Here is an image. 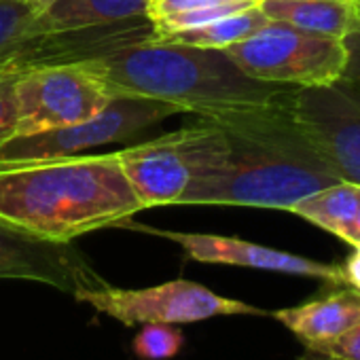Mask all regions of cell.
<instances>
[{
    "label": "cell",
    "instance_id": "26",
    "mask_svg": "<svg viewBox=\"0 0 360 360\" xmlns=\"http://www.w3.org/2000/svg\"><path fill=\"white\" fill-rule=\"evenodd\" d=\"M7 72H15V70H11L9 66H3V64H0V75H7Z\"/></svg>",
    "mask_w": 360,
    "mask_h": 360
},
{
    "label": "cell",
    "instance_id": "9",
    "mask_svg": "<svg viewBox=\"0 0 360 360\" xmlns=\"http://www.w3.org/2000/svg\"><path fill=\"white\" fill-rule=\"evenodd\" d=\"M176 112H180L176 106L159 100L119 96L91 119L5 142L0 146V163L79 155L96 146L127 140Z\"/></svg>",
    "mask_w": 360,
    "mask_h": 360
},
{
    "label": "cell",
    "instance_id": "10",
    "mask_svg": "<svg viewBox=\"0 0 360 360\" xmlns=\"http://www.w3.org/2000/svg\"><path fill=\"white\" fill-rule=\"evenodd\" d=\"M292 115L339 178L360 185V79L345 75L328 87L297 89Z\"/></svg>",
    "mask_w": 360,
    "mask_h": 360
},
{
    "label": "cell",
    "instance_id": "5",
    "mask_svg": "<svg viewBox=\"0 0 360 360\" xmlns=\"http://www.w3.org/2000/svg\"><path fill=\"white\" fill-rule=\"evenodd\" d=\"M223 51L248 77L299 89L335 85L349 66L347 41L303 32L274 20Z\"/></svg>",
    "mask_w": 360,
    "mask_h": 360
},
{
    "label": "cell",
    "instance_id": "7",
    "mask_svg": "<svg viewBox=\"0 0 360 360\" xmlns=\"http://www.w3.org/2000/svg\"><path fill=\"white\" fill-rule=\"evenodd\" d=\"M72 297L123 326L155 322L191 324L219 316H271L261 307L217 295L204 284L183 278L148 288H117L106 284L102 288L79 290Z\"/></svg>",
    "mask_w": 360,
    "mask_h": 360
},
{
    "label": "cell",
    "instance_id": "23",
    "mask_svg": "<svg viewBox=\"0 0 360 360\" xmlns=\"http://www.w3.org/2000/svg\"><path fill=\"white\" fill-rule=\"evenodd\" d=\"M347 47H349V66H347L345 75H352V77L360 79V37L349 39Z\"/></svg>",
    "mask_w": 360,
    "mask_h": 360
},
{
    "label": "cell",
    "instance_id": "17",
    "mask_svg": "<svg viewBox=\"0 0 360 360\" xmlns=\"http://www.w3.org/2000/svg\"><path fill=\"white\" fill-rule=\"evenodd\" d=\"M267 24H269V18L263 13V9L259 5H252L227 18L214 20L210 24L167 34L163 39H157L155 43H178V45H193V47H208V49H227L229 45L250 39L255 32H259Z\"/></svg>",
    "mask_w": 360,
    "mask_h": 360
},
{
    "label": "cell",
    "instance_id": "22",
    "mask_svg": "<svg viewBox=\"0 0 360 360\" xmlns=\"http://www.w3.org/2000/svg\"><path fill=\"white\" fill-rule=\"evenodd\" d=\"M343 286H349L354 290H360V246H354V252L345 259L343 265H339Z\"/></svg>",
    "mask_w": 360,
    "mask_h": 360
},
{
    "label": "cell",
    "instance_id": "1",
    "mask_svg": "<svg viewBox=\"0 0 360 360\" xmlns=\"http://www.w3.org/2000/svg\"><path fill=\"white\" fill-rule=\"evenodd\" d=\"M200 119L217 123L223 142L212 163L189 183L178 206L288 212L299 200L341 180L299 127L292 100Z\"/></svg>",
    "mask_w": 360,
    "mask_h": 360
},
{
    "label": "cell",
    "instance_id": "12",
    "mask_svg": "<svg viewBox=\"0 0 360 360\" xmlns=\"http://www.w3.org/2000/svg\"><path fill=\"white\" fill-rule=\"evenodd\" d=\"M0 280L41 282L70 295L108 284L72 242H45L5 225H0Z\"/></svg>",
    "mask_w": 360,
    "mask_h": 360
},
{
    "label": "cell",
    "instance_id": "2",
    "mask_svg": "<svg viewBox=\"0 0 360 360\" xmlns=\"http://www.w3.org/2000/svg\"><path fill=\"white\" fill-rule=\"evenodd\" d=\"M142 210L117 153L0 163V225L68 244Z\"/></svg>",
    "mask_w": 360,
    "mask_h": 360
},
{
    "label": "cell",
    "instance_id": "20",
    "mask_svg": "<svg viewBox=\"0 0 360 360\" xmlns=\"http://www.w3.org/2000/svg\"><path fill=\"white\" fill-rule=\"evenodd\" d=\"M316 354L326 356L330 360H360V324L322 343Z\"/></svg>",
    "mask_w": 360,
    "mask_h": 360
},
{
    "label": "cell",
    "instance_id": "18",
    "mask_svg": "<svg viewBox=\"0 0 360 360\" xmlns=\"http://www.w3.org/2000/svg\"><path fill=\"white\" fill-rule=\"evenodd\" d=\"M185 335L178 324H142L131 341V349L140 360H169L180 354Z\"/></svg>",
    "mask_w": 360,
    "mask_h": 360
},
{
    "label": "cell",
    "instance_id": "3",
    "mask_svg": "<svg viewBox=\"0 0 360 360\" xmlns=\"http://www.w3.org/2000/svg\"><path fill=\"white\" fill-rule=\"evenodd\" d=\"M115 96L150 98L195 117L278 106L299 87L248 77L223 49L142 41L85 62Z\"/></svg>",
    "mask_w": 360,
    "mask_h": 360
},
{
    "label": "cell",
    "instance_id": "8",
    "mask_svg": "<svg viewBox=\"0 0 360 360\" xmlns=\"http://www.w3.org/2000/svg\"><path fill=\"white\" fill-rule=\"evenodd\" d=\"M115 98L119 96H115L110 85L85 62L30 68L18 79V136H32L91 119Z\"/></svg>",
    "mask_w": 360,
    "mask_h": 360
},
{
    "label": "cell",
    "instance_id": "4",
    "mask_svg": "<svg viewBox=\"0 0 360 360\" xmlns=\"http://www.w3.org/2000/svg\"><path fill=\"white\" fill-rule=\"evenodd\" d=\"M150 37L153 24L148 18L77 30H49L43 15L26 0H0V64L15 72L104 58Z\"/></svg>",
    "mask_w": 360,
    "mask_h": 360
},
{
    "label": "cell",
    "instance_id": "21",
    "mask_svg": "<svg viewBox=\"0 0 360 360\" xmlns=\"http://www.w3.org/2000/svg\"><path fill=\"white\" fill-rule=\"evenodd\" d=\"M223 3H242V0H148V20L157 22L161 18L174 15V13H183L189 9L198 7H212V5H223ZM261 3V0H259Z\"/></svg>",
    "mask_w": 360,
    "mask_h": 360
},
{
    "label": "cell",
    "instance_id": "13",
    "mask_svg": "<svg viewBox=\"0 0 360 360\" xmlns=\"http://www.w3.org/2000/svg\"><path fill=\"white\" fill-rule=\"evenodd\" d=\"M307 349L316 352L322 343L360 324V290L343 288L299 307L271 311Z\"/></svg>",
    "mask_w": 360,
    "mask_h": 360
},
{
    "label": "cell",
    "instance_id": "15",
    "mask_svg": "<svg viewBox=\"0 0 360 360\" xmlns=\"http://www.w3.org/2000/svg\"><path fill=\"white\" fill-rule=\"evenodd\" d=\"M358 206H360V185L339 180V183H333L299 200L288 212L328 231L341 242L352 244V231H354Z\"/></svg>",
    "mask_w": 360,
    "mask_h": 360
},
{
    "label": "cell",
    "instance_id": "25",
    "mask_svg": "<svg viewBox=\"0 0 360 360\" xmlns=\"http://www.w3.org/2000/svg\"><path fill=\"white\" fill-rule=\"evenodd\" d=\"M352 248L354 246H360V206H358V214H356V221H354V231H352Z\"/></svg>",
    "mask_w": 360,
    "mask_h": 360
},
{
    "label": "cell",
    "instance_id": "16",
    "mask_svg": "<svg viewBox=\"0 0 360 360\" xmlns=\"http://www.w3.org/2000/svg\"><path fill=\"white\" fill-rule=\"evenodd\" d=\"M148 0H58L43 15L49 30H77L148 18Z\"/></svg>",
    "mask_w": 360,
    "mask_h": 360
},
{
    "label": "cell",
    "instance_id": "11",
    "mask_svg": "<svg viewBox=\"0 0 360 360\" xmlns=\"http://www.w3.org/2000/svg\"><path fill=\"white\" fill-rule=\"evenodd\" d=\"M117 229H131L140 233H148L155 238L169 240L185 250L191 261L210 263V265H233V267H248V269H263L288 276H303V278H318L333 286H343L339 265H328L320 261H311L307 257H299L292 252L276 250L269 246H261L255 242H246L240 238L214 236V233H191V231H169L157 229L142 223H134L131 219L117 225Z\"/></svg>",
    "mask_w": 360,
    "mask_h": 360
},
{
    "label": "cell",
    "instance_id": "6",
    "mask_svg": "<svg viewBox=\"0 0 360 360\" xmlns=\"http://www.w3.org/2000/svg\"><path fill=\"white\" fill-rule=\"evenodd\" d=\"M221 140V127L198 117L193 125L117 150L142 210L178 206L191 180L210 165Z\"/></svg>",
    "mask_w": 360,
    "mask_h": 360
},
{
    "label": "cell",
    "instance_id": "19",
    "mask_svg": "<svg viewBox=\"0 0 360 360\" xmlns=\"http://www.w3.org/2000/svg\"><path fill=\"white\" fill-rule=\"evenodd\" d=\"M22 72L0 75V146L18 136L20 104H18V79Z\"/></svg>",
    "mask_w": 360,
    "mask_h": 360
},
{
    "label": "cell",
    "instance_id": "24",
    "mask_svg": "<svg viewBox=\"0 0 360 360\" xmlns=\"http://www.w3.org/2000/svg\"><path fill=\"white\" fill-rule=\"evenodd\" d=\"M26 3H28L32 9H37L39 13H45L53 3H58V0H26Z\"/></svg>",
    "mask_w": 360,
    "mask_h": 360
},
{
    "label": "cell",
    "instance_id": "14",
    "mask_svg": "<svg viewBox=\"0 0 360 360\" xmlns=\"http://www.w3.org/2000/svg\"><path fill=\"white\" fill-rule=\"evenodd\" d=\"M259 7L269 20L303 32L339 41L360 37V5L356 0H261Z\"/></svg>",
    "mask_w": 360,
    "mask_h": 360
},
{
    "label": "cell",
    "instance_id": "27",
    "mask_svg": "<svg viewBox=\"0 0 360 360\" xmlns=\"http://www.w3.org/2000/svg\"><path fill=\"white\" fill-rule=\"evenodd\" d=\"M356 3H358V5H360V0H356Z\"/></svg>",
    "mask_w": 360,
    "mask_h": 360
}]
</instances>
